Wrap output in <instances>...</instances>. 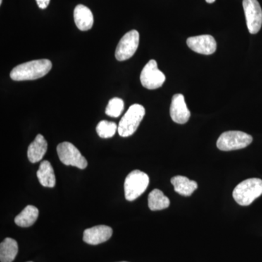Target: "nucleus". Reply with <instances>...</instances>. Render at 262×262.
Returning a JSON list of instances; mask_svg holds the SVG:
<instances>
[{
	"label": "nucleus",
	"instance_id": "dca6fc26",
	"mask_svg": "<svg viewBox=\"0 0 262 262\" xmlns=\"http://www.w3.org/2000/svg\"><path fill=\"white\" fill-rule=\"evenodd\" d=\"M38 180L45 187L53 188L56 185V176L51 163L44 160L39 165L37 172Z\"/></svg>",
	"mask_w": 262,
	"mask_h": 262
},
{
	"label": "nucleus",
	"instance_id": "4468645a",
	"mask_svg": "<svg viewBox=\"0 0 262 262\" xmlns=\"http://www.w3.org/2000/svg\"><path fill=\"white\" fill-rule=\"evenodd\" d=\"M48 149V142L44 136L38 134L35 139L29 146L27 155L29 161L32 163H37L42 159Z\"/></svg>",
	"mask_w": 262,
	"mask_h": 262
},
{
	"label": "nucleus",
	"instance_id": "a211bd4d",
	"mask_svg": "<svg viewBox=\"0 0 262 262\" xmlns=\"http://www.w3.org/2000/svg\"><path fill=\"white\" fill-rule=\"evenodd\" d=\"M18 251V244L15 239L7 237L0 245V261L12 262Z\"/></svg>",
	"mask_w": 262,
	"mask_h": 262
},
{
	"label": "nucleus",
	"instance_id": "2eb2a0df",
	"mask_svg": "<svg viewBox=\"0 0 262 262\" xmlns=\"http://www.w3.org/2000/svg\"><path fill=\"white\" fill-rule=\"evenodd\" d=\"M176 192L182 196H189L198 189V184L187 177L176 176L170 180Z\"/></svg>",
	"mask_w": 262,
	"mask_h": 262
},
{
	"label": "nucleus",
	"instance_id": "f8f14e48",
	"mask_svg": "<svg viewBox=\"0 0 262 262\" xmlns=\"http://www.w3.org/2000/svg\"><path fill=\"white\" fill-rule=\"evenodd\" d=\"M113 233V229L108 226H95L84 231L83 241L86 244L95 246L107 241Z\"/></svg>",
	"mask_w": 262,
	"mask_h": 262
},
{
	"label": "nucleus",
	"instance_id": "1a4fd4ad",
	"mask_svg": "<svg viewBox=\"0 0 262 262\" xmlns=\"http://www.w3.org/2000/svg\"><path fill=\"white\" fill-rule=\"evenodd\" d=\"M246 24L251 34H257L261 28L262 10L257 0H244L243 2Z\"/></svg>",
	"mask_w": 262,
	"mask_h": 262
},
{
	"label": "nucleus",
	"instance_id": "4be33fe9",
	"mask_svg": "<svg viewBox=\"0 0 262 262\" xmlns=\"http://www.w3.org/2000/svg\"><path fill=\"white\" fill-rule=\"evenodd\" d=\"M38 7L40 9H46L50 4L51 0H36Z\"/></svg>",
	"mask_w": 262,
	"mask_h": 262
},
{
	"label": "nucleus",
	"instance_id": "f03ea898",
	"mask_svg": "<svg viewBox=\"0 0 262 262\" xmlns=\"http://www.w3.org/2000/svg\"><path fill=\"white\" fill-rule=\"evenodd\" d=\"M262 194V180L260 179H248L239 183L234 188L232 196L239 206H250L256 198Z\"/></svg>",
	"mask_w": 262,
	"mask_h": 262
},
{
	"label": "nucleus",
	"instance_id": "393cba45",
	"mask_svg": "<svg viewBox=\"0 0 262 262\" xmlns=\"http://www.w3.org/2000/svg\"><path fill=\"white\" fill-rule=\"evenodd\" d=\"M121 262H127V261H121Z\"/></svg>",
	"mask_w": 262,
	"mask_h": 262
},
{
	"label": "nucleus",
	"instance_id": "423d86ee",
	"mask_svg": "<svg viewBox=\"0 0 262 262\" xmlns=\"http://www.w3.org/2000/svg\"><path fill=\"white\" fill-rule=\"evenodd\" d=\"M58 158L66 165H72L80 169L87 168L88 161L79 149L70 142H63L57 146Z\"/></svg>",
	"mask_w": 262,
	"mask_h": 262
},
{
	"label": "nucleus",
	"instance_id": "412c9836",
	"mask_svg": "<svg viewBox=\"0 0 262 262\" xmlns=\"http://www.w3.org/2000/svg\"><path fill=\"white\" fill-rule=\"evenodd\" d=\"M124 110V101L121 98H113L108 101L106 108V115L112 117H118Z\"/></svg>",
	"mask_w": 262,
	"mask_h": 262
},
{
	"label": "nucleus",
	"instance_id": "aec40b11",
	"mask_svg": "<svg viewBox=\"0 0 262 262\" xmlns=\"http://www.w3.org/2000/svg\"><path fill=\"white\" fill-rule=\"evenodd\" d=\"M118 129L117 124L114 122L102 120L98 124L96 127V132L99 137L102 139H108L115 136V133Z\"/></svg>",
	"mask_w": 262,
	"mask_h": 262
},
{
	"label": "nucleus",
	"instance_id": "6ab92c4d",
	"mask_svg": "<svg viewBox=\"0 0 262 262\" xmlns=\"http://www.w3.org/2000/svg\"><path fill=\"white\" fill-rule=\"evenodd\" d=\"M148 206L151 211H161L168 208L170 200L160 189H155L148 196Z\"/></svg>",
	"mask_w": 262,
	"mask_h": 262
},
{
	"label": "nucleus",
	"instance_id": "39448f33",
	"mask_svg": "<svg viewBox=\"0 0 262 262\" xmlns=\"http://www.w3.org/2000/svg\"><path fill=\"white\" fill-rule=\"evenodd\" d=\"M252 141V136L242 131H227L220 136L216 146L222 151H233L247 147Z\"/></svg>",
	"mask_w": 262,
	"mask_h": 262
},
{
	"label": "nucleus",
	"instance_id": "5701e85b",
	"mask_svg": "<svg viewBox=\"0 0 262 262\" xmlns=\"http://www.w3.org/2000/svg\"><path fill=\"white\" fill-rule=\"evenodd\" d=\"M206 3H209V4H211V3H214L215 0H206Z\"/></svg>",
	"mask_w": 262,
	"mask_h": 262
},
{
	"label": "nucleus",
	"instance_id": "ddd939ff",
	"mask_svg": "<svg viewBox=\"0 0 262 262\" xmlns=\"http://www.w3.org/2000/svg\"><path fill=\"white\" fill-rule=\"evenodd\" d=\"M74 19L77 28L81 31H89L94 25V15L91 10L83 5L76 6L74 11Z\"/></svg>",
	"mask_w": 262,
	"mask_h": 262
},
{
	"label": "nucleus",
	"instance_id": "20e7f679",
	"mask_svg": "<svg viewBox=\"0 0 262 262\" xmlns=\"http://www.w3.org/2000/svg\"><path fill=\"white\" fill-rule=\"evenodd\" d=\"M149 184L147 174L139 170H133L127 175L124 184L127 201H134L145 192Z\"/></svg>",
	"mask_w": 262,
	"mask_h": 262
},
{
	"label": "nucleus",
	"instance_id": "a878e982",
	"mask_svg": "<svg viewBox=\"0 0 262 262\" xmlns=\"http://www.w3.org/2000/svg\"><path fill=\"white\" fill-rule=\"evenodd\" d=\"M29 262H32V261H29Z\"/></svg>",
	"mask_w": 262,
	"mask_h": 262
},
{
	"label": "nucleus",
	"instance_id": "f3484780",
	"mask_svg": "<svg viewBox=\"0 0 262 262\" xmlns=\"http://www.w3.org/2000/svg\"><path fill=\"white\" fill-rule=\"evenodd\" d=\"M39 210L35 206H27L15 219V223L20 227H29L35 223Z\"/></svg>",
	"mask_w": 262,
	"mask_h": 262
},
{
	"label": "nucleus",
	"instance_id": "0eeeda50",
	"mask_svg": "<svg viewBox=\"0 0 262 262\" xmlns=\"http://www.w3.org/2000/svg\"><path fill=\"white\" fill-rule=\"evenodd\" d=\"M141 84L149 90H155L162 87L165 81V75L158 69L155 60H150L141 72Z\"/></svg>",
	"mask_w": 262,
	"mask_h": 262
},
{
	"label": "nucleus",
	"instance_id": "9d476101",
	"mask_svg": "<svg viewBox=\"0 0 262 262\" xmlns=\"http://www.w3.org/2000/svg\"><path fill=\"white\" fill-rule=\"evenodd\" d=\"M187 44L191 50L200 54L211 55L216 51V42L208 34L188 38Z\"/></svg>",
	"mask_w": 262,
	"mask_h": 262
},
{
	"label": "nucleus",
	"instance_id": "b1692460",
	"mask_svg": "<svg viewBox=\"0 0 262 262\" xmlns=\"http://www.w3.org/2000/svg\"><path fill=\"white\" fill-rule=\"evenodd\" d=\"M3 4V0H0V5Z\"/></svg>",
	"mask_w": 262,
	"mask_h": 262
},
{
	"label": "nucleus",
	"instance_id": "6e6552de",
	"mask_svg": "<svg viewBox=\"0 0 262 262\" xmlns=\"http://www.w3.org/2000/svg\"><path fill=\"white\" fill-rule=\"evenodd\" d=\"M139 44V33L136 30L126 33L117 45L115 57L120 61L129 59L135 54Z\"/></svg>",
	"mask_w": 262,
	"mask_h": 262
},
{
	"label": "nucleus",
	"instance_id": "9b49d317",
	"mask_svg": "<svg viewBox=\"0 0 262 262\" xmlns=\"http://www.w3.org/2000/svg\"><path fill=\"white\" fill-rule=\"evenodd\" d=\"M170 115L172 120L176 123H187L190 118V111L187 108L184 96L182 94L174 95L172 98Z\"/></svg>",
	"mask_w": 262,
	"mask_h": 262
},
{
	"label": "nucleus",
	"instance_id": "f257e3e1",
	"mask_svg": "<svg viewBox=\"0 0 262 262\" xmlns=\"http://www.w3.org/2000/svg\"><path fill=\"white\" fill-rule=\"evenodd\" d=\"M52 69L48 59L34 60L17 66L10 72V78L15 81L34 80L47 75Z\"/></svg>",
	"mask_w": 262,
	"mask_h": 262
},
{
	"label": "nucleus",
	"instance_id": "7ed1b4c3",
	"mask_svg": "<svg viewBox=\"0 0 262 262\" xmlns=\"http://www.w3.org/2000/svg\"><path fill=\"white\" fill-rule=\"evenodd\" d=\"M144 115L145 108L144 106L138 103L130 106L119 123L117 131L120 136L122 137L132 136L137 130Z\"/></svg>",
	"mask_w": 262,
	"mask_h": 262
}]
</instances>
